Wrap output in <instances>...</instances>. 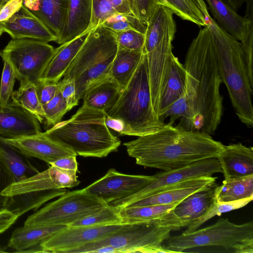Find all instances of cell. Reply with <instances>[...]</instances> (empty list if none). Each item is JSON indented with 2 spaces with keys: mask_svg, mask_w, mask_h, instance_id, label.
<instances>
[{
  "mask_svg": "<svg viewBox=\"0 0 253 253\" xmlns=\"http://www.w3.org/2000/svg\"><path fill=\"white\" fill-rule=\"evenodd\" d=\"M218 172L222 173V170L217 158L200 160L180 169L157 173L153 175L154 179L141 190L129 197L109 204L121 210L138 200L179 182L202 176H211Z\"/></svg>",
  "mask_w": 253,
  "mask_h": 253,
  "instance_id": "12",
  "label": "cell"
},
{
  "mask_svg": "<svg viewBox=\"0 0 253 253\" xmlns=\"http://www.w3.org/2000/svg\"><path fill=\"white\" fill-rule=\"evenodd\" d=\"M2 52L0 50V56L1 57Z\"/></svg>",
  "mask_w": 253,
  "mask_h": 253,
  "instance_id": "58",
  "label": "cell"
},
{
  "mask_svg": "<svg viewBox=\"0 0 253 253\" xmlns=\"http://www.w3.org/2000/svg\"><path fill=\"white\" fill-rule=\"evenodd\" d=\"M57 84L58 90L67 104L68 111H70L78 105L79 101L76 96L74 81L63 78L61 81L58 82Z\"/></svg>",
  "mask_w": 253,
  "mask_h": 253,
  "instance_id": "43",
  "label": "cell"
},
{
  "mask_svg": "<svg viewBox=\"0 0 253 253\" xmlns=\"http://www.w3.org/2000/svg\"><path fill=\"white\" fill-rule=\"evenodd\" d=\"M55 48L48 42L32 39H12L1 51L12 65L20 84L40 82Z\"/></svg>",
  "mask_w": 253,
  "mask_h": 253,
  "instance_id": "11",
  "label": "cell"
},
{
  "mask_svg": "<svg viewBox=\"0 0 253 253\" xmlns=\"http://www.w3.org/2000/svg\"><path fill=\"white\" fill-rule=\"evenodd\" d=\"M107 126L116 131L119 135H128V131L125 123L121 119L112 118L107 114L105 117Z\"/></svg>",
  "mask_w": 253,
  "mask_h": 253,
  "instance_id": "48",
  "label": "cell"
},
{
  "mask_svg": "<svg viewBox=\"0 0 253 253\" xmlns=\"http://www.w3.org/2000/svg\"><path fill=\"white\" fill-rule=\"evenodd\" d=\"M178 203L164 205L128 206L120 210V213L124 222L156 220L172 210Z\"/></svg>",
  "mask_w": 253,
  "mask_h": 253,
  "instance_id": "31",
  "label": "cell"
},
{
  "mask_svg": "<svg viewBox=\"0 0 253 253\" xmlns=\"http://www.w3.org/2000/svg\"><path fill=\"white\" fill-rule=\"evenodd\" d=\"M171 230L157 220L126 222L118 231L105 237L69 251L67 253H93L99 247L109 246L117 253H175L162 246Z\"/></svg>",
  "mask_w": 253,
  "mask_h": 253,
  "instance_id": "8",
  "label": "cell"
},
{
  "mask_svg": "<svg viewBox=\"0 0 253 253\" xmlns=\"http://www.w3.org/2000/svg\"><path fill=\"white\" fill-rule=\"evenodd\" d=\"M216 178L211 176L188 179L162 189L128 206L164 205L177 203L191 194L214 183Z\"/></svg>",
  "mask_w": 253,
  "mask_h": 253,
  "instance_id": "20",
  "label": "cell"
},
{
  "mask_svg": "<svg viewBox=\"0 0 253 253\" xmlns=\"http://www.w3.org/2000/svg\"><path fill=\"white\" fill-rule=\"evenodd\" d=\"M115 34L119 47L135 51L144 50L145 34L134 30H128Z\"/></svg>",
  "mask_w": 253,
  "mask_h": 253,
  "instance_id": "39",
  "label": "cell"
},
{
  "mask_svg": "<svg viewBox=\"0 0 253 253\" xmlns=\"http://www.w3.org/2000/svg\"><path fill=\"white\" fill-rule=\"evenodd\" d=\"M233 9L237 11L248 0H223Z\"/></svg>",
  "mask_w": 253,
  "mask_h": 253,
  "instance_id": "52",
  "label": "cell"
},
{
  "mask_svg": "<svg viewBox=\"0 0 253 253\" xmlns=\"http://www.w3.org/2000/svg\"><path fill=\"white\" fill-rule=\"evenodd\" d=\"M11 100L33 115L40 123L44 121V115L34 84L27 83L20 84L17 90L13 91Z\"/></svg>",
  "mask_w": 253,
  "mask_h": 253,
  "instance_id": "32",
  "label": "cell"
},
{
  "mask_svg": "<svg viewBox=\"0 0 253 253\" xmlns=\"http://www.w3.org/2000/svg\"><path fill=\"white\" fill-rule=\"evenodd\" d=\"M206 20L211 35L221 81L227 87L237 117L247 126L252 128L253 82L249 76L242 44L210 15Z\"/></svg>",
  "mask_w": 253,
  "mask_h": 253,
  "instance_id": "3",
  "label": "cell"
},
{
  "mask_svg": "<svg viewBox=\"0 0 253 253\" xmlns=\"http://www.w3.org/2000/svg\"><path fill=\"white\" fill-rule=\"evenodd\" d=\"M218 202H233L253 197V174L224 179L215 193Z\"/></svg>",
  "mask_w": 253,
  "mask_h": 253,
  "instance_id": "30",
  "label": "cell"
},
{
  "mask_svg": "<svg viewBox=\"0 0 253 253\" xmlns=\"http://www.w3.org/2000/svg\"><path fill=\"white\" fill-rule=\"evenodd\" d=\"M186 87L185 69L174 55L168 78L161 94L158 117L184 95Z\"/></svg>",
  "mask_w": 253,
  "mask_h": 253,
  "instance_id": "27",
  "label": "cell"
},
{
  "mask_svg": "<svg viewBox=\"0 0 253 253\" xmlns=\"http://www.w3.org/2000/svg\"><path fill=\"white\" fill-rule=\"evenodd\" d=\"M30 158L0 137V163L10 176L12 183L40 172Z\"/></svg>",
  "mask_w": 253,
  "mask_h": 253,
  "instance_id": "25",
  "label": "cell"
},
{
  "mask_svg": "<svg viewBox=\"0 0 253 253\" xmlns=\"http://www.w3.org/2000/svg\"><path fill=\"white\" fill-rule=\"evenodd\" d=\"M116 13L111 0H92L91 21L86 32H89L97 26L102 25L108 18Z\"/></svg>",
  "mask_w": 253,
  "mask_h": 253,
  "instance_id": "40",
  "label": "cell"
},
{
  "mask_svg": "<svg viewBox=\"0 0 253 253\" xmlns=\"http://www.w3.org/2000/svg\"><path fill=\"white\" fill-rule=\"evenodd\" d=\"M77 156H70L60 158L49 164L62 169L78 171V163L76 160Z\"/></svg>",
  "mask_w": 253,
  "mask_h": 253,
  "instance_id": "47",
  "label": "cell"
},
{
  "mask_svg": "<svg viewBox=\"0 0 253 253\" xmlns=\"http://www.w3.org/2000/svg\"><path fill=\"white\" fill-rule=\"evenodd\" d=\"M234 249L236 253H253V238L244 241Z\"/></svg>",
  "mask_w": 253,
  "mask_h": 253,
  "instance_id": "51",
  "label": "cell"
},
{
  "mask_svg": "<svg viewBox=\"0 0 253 253\" xmlns=\"http://www.w3.org/2000/svg\"><path fill=\"white\" fill-rule=\"evenodd\" d=\"M143 53L144 50L131 51L118 47L111 67L109 77L118 84L122 90L136 70Z\"/></svg>",
  "mask_w": 253,
  "mask_h": 253,
  "instance_id": "29",
  "label": "cell"
},
{
  "mask_svg": "<svg viewBox=\"0 0 253 253\" xmlns=\"http://www.w3.org/2000/svg\"><path fill=\"white\" fill-rule=\"evenodd\" d=\"M120 210L110 204H107L98 211L75 221L69 226H92L123 223Z\"/></svg>",
  "mask_w": 253,
  "mask_h": 253,
  "instance_id": "34",
  "label": "cell"
},
{
  "mask_svg": "<svg viewBox=\"0 0 253 253\" xmlns=\"http://www.w3.org/2000/svg\"><path fill=\"white\" fill-rule=\"evenodd\" d=\"M136 164L169 171L204 159L217 158L224 145L210 134L169 124L157 131L123 144Z\"/></svg>",
  "mask_w": 253,
  "mask_h": 253,
  "instance_id": "2",
  "label": "cell"
},
{
  "mask_svg": "<svg viewBox=\"0 0 253 253\" xmlns=\"http://www.w3.org/2000/svg\"><path fill=\"white\" fill-rule=\"evenodd\" d=\"M217 158L225 179L253 174V148L242 143L224 145Z\"/></svg>",
  "mask_w": 253,
  "mask_h": 253,
  "instance_id": "21",
  "label": "cell"
},
{
  "mask_svg": "<svg viewBox=\"0 0 253 253\" xmlns=\"http://www.w3.org/2000/svg\"><path fill=\"white\" fill-rule=\"evenodd\" d=\"M50 175L58 189L72 188L80 183L77 177V172L74 170L62 169L53 166L48 169Z\"/></svg>",
  "mask_w": 253,
  "mask_h": 253,
  "instance_id": "41",
  "label": "cell"
},
{
  "mask_svg": "<svg viewBox=\"0 0 253 253\" xmlns=\"http://www.w3.org/2000/svg\"><path fill=\"white\" fill-rule=\"evenodd\" d=\"M153 179V175L127 174L111 169L103 177L84 189L108 204L135 194Z\"/></svg>",
  "mask_w": 253,
  "mask_h": 253,
  "instance_id": "15",
  "label": "cell"
},
{
  "mask_svg": "<svg viewBox=\"0 0 253 253\" xmlns=\"http://www.w3.org/2000/svg\"><path fill=\"white\" fill-rule=\"evenodd\" d=\"M18 217L10 211L4 209L0 211V234L7 230Z\"/></svg>",
  "mask_w": 253,
  "mask_h": 253,
  "instance_id": "49",
  "label": "cell"
},
{
  "mask_svg": "<svg viewBox=\"0 0 253 253\" xmlns=\"http://www.w3.org/2000/svg\"><path fill=\"white\" fill-rule=\"evenodd\" d=\"M3 32L12 39H32L48 42L57 37L24 5L8 20L0 23Z\"/></svg>",
  "mask_w": 253,
  "mask_h": 253,
  "instance_id": "18",
  "label": "cell"
},
{
  "mask_svg": "<svg viewBox=\"0 0 253 253\" xmlns=\"http://www.w3.org/2000/svg\"><path fill=\"white\" fill-rule=\"evenodd\" d=\"M8 247L0 245V253H8L9 252Z\"/></svg>",
  "mask_w": 253,
  "mask_h": 253,
  "instance_id": "55",
  "label": "cell"
},
{
  "mask_svg": "<svg viewBox=\"0 0 253 253\" xmlns=\"http://www.w3.org/2000/svg\"><path fill=\"white\" fill-rule=\"evenodd\" d=\"M7 0H0V8Z\"/></svg>",
  "mask_w": 253,
  "mask_h": 253,
  "instance_id": "56",
  "label": "cell"
},
{
  "mask_svg": "<svg viewBox=\"0 0 253 253\" xmlns=\"http://www.w3.org/2000/svg\"><path fill=\"white\" fill-rule=\"evenodd\" d=\"M68 3V0H24L23 5L35 14L57 39L64 26Z\"/></svg>",
  "mask_w": 253,
  "mask_h": 253,
  "instance_id": "22",
  "label": "cell"
},
{
  "mask_svg": "<svg viewBox=\"0 0 253 253\" xmlns=\"http://www.w3.org/2000/svg\"><path fill=\"white\" fill-rule=\"evenodd\" d=\"M165 6L183 20L200 27L206 26V18L194 0H163Z\"/></svg>",
  "mask_w": 253,
  "mask_h": 253,
  "instance_id": "33",
  "label": "cell"
},
{
  "mask_svg": "<svg viewBox=\"0 0 253 253\" xmlns=\"http://www.w3.org/2000/svg\"><path fill=\"white\" fill-rule=\"evenodd\" d=\"M3 31L1 29V27H0V36L1 35V34H2L3 33Z\"/></svg>",
  "mask_w": 253,
  "mask_h": 253,
  "instance_id": "57",
  "label": "cell"
},
{
  "mask_svg": "<svg viewBox=\"0 0 253 253\" xmlns=\"http://www.w3.org/2000/svg\"><path fill=\"white\" fill-rule=\"evenodd\" d=\"M2 138L29 157L37 158L49 165L62 157L77 156L42 132L14 139Z\"/></svg>",
  "mask_w": 253,
  "mask_h": 253,
  "instance_id": "19",
  "label": "cell"
},
{
  "mask_svg": "<svg viewBox=\"0 0 253 253\" xmlns=\"http://www.w3.org/2000/svg\"><path fill=\"white\" fill-rule=\"evenodd\" d=\"M215 182L196 191L178 202L157 222L171 230L188 226L203 216L217 202Z\"/></svg>",
  "mask_w": 253,
  "mask_h": 253,
  "instance_id": "14",
  "label": "cell"
},
{
  "mask_svg": "<svg viewBox=\"0 0 253 253\" xmlns=\"http://www.w3.org/2000/svg\"><path fill=\"white\" fill-rule=\"evenodd\" d=\"M127 1H128V2L130 6L134 15L135 16H137V13H136V10L134 0H127Z\"/></svg>",
  "mask_w": 253,
  "mask_h": 253,
  "instance_id": "54",
  "label": "cell"
},
{
  "mask_svg": "<svg viewBox=\"0 0 253 253\" xmlns=\"http://www.w3.org/2000/svg\"><path fill=\"white\" fill-rule=\"evenodd\" d=\"M186 74L184 95L159 116L179 128L213 134L222 116V83L217 69L211 35L207 25L200 30L187 50L183 65Z\"/></svg>",
  "mask_w": 253,
  "mask_h": 253,
  "instance_id": "1",
  "label": "cell"
},
{
  "mask_svg": "<svg viewBox=\"0 0 253 253\" xmlns=\"http://www.w3.org/2000/svg\"><path fill=\"white\" fill-rule=\"evenodd\" d=\"M24 0H7L0 8V23L6 21L23 6Z\"/></svg>",
  "mask_w": 253,
  "mask_h": 253,
  "instance_id": "45",
  "label": "cell"
},
{
  "mask_svg": "<svg viewBox=\"0 0 253 253\" xmlns=\"http://www.w3.org/2000/svg\"><path fill=\"white\" fill-rule=\"evenodd\" d=\"M66 225L25 226L16 229L12 233L7 247L14 253H25L28 249L40 245Z\"/></svg>",
  "mask_w": 253,
  "mask_h": 253,
  "instance_id": "26",
  "label": "cell"
},
{
  "mask_svg": "<svg viewBox=\"0 0 253 253\" xmlns=\"http://www.w3.org/2000/svg\"><path fill=\"white\" fill-rule=\"evenodd\" d=\"M89 32H86L55 48L54 53L40 81L57 83L63 77Z\"/></svg>",
  "mask_w": 253,
  "mask_h": 253,
  "instance_id": "24",
  "label": "cell"
},
{
  "mask_svg": "<svg viewBox=\"0 0 253 253\" xmlns=\"http://www.w3.org/2000/svg\"><path fill=\"white\" fill-rule=\"evenodd\" d=\"M106 205L102 200L87 193L84 189L66 192L30 215L24 226H69Z\"/></svg>",
  "mask_w": 253,
  "mask_h": 253,
  "instance_id": "9",
  "label": "cell"
},
{
  "mask_svg": "<svg viewBox=\"0 0 253 253\" xmlns=\"http://www.w3.org/2000/svg\"><path fill=\"white\" fill-rule=\"evenodd\" d=\"M57 83L40 81L35 85L38 97L42 105L48 102L55 96L58 90Z\"/></svg>",
  "mask_w": 253,
  "mask_h": 253,
  "instance_id": "44",
  "label": "cell"
},
{
  "mask_svg": "<svg viewBox=\"0 0 253 253\" xmlns=\"http://www.w3.org/2000/svg\"><path fill=\"white\" fill-rule=\"evenodd\" d=\"M121 91L118 84L109 77L86 90L82 98L83 104L106 112L115 103Z\"/></svg>",
  "mask_w": 253,
  "mask_h": 253,
  "instance_id": "28",
  "label": "cell"
},
{
  "mask_svg": "<svg viewBox=\"0 0 253 253\" xmlns=\"http://www.w3.org/2000/svg\"><path fill=\"white\" fill-rule=\"evenodd\" d=\"M106 114L122 120L127 127L128 135L139 137L149 134L165 125L152 106L144 51L135 73Z\"/></svg>",
  "mask_w": 253,
  "mask_h": 253,
  "instance_id": "5",
  "label": "cell"
},
{
  "mask_svg": "<svg viewBox=\"0 0 253 253\" xmlns=\"http://www.w3.org/2000/svg\"><path fill=\"white\" fill-rule=\"evenodd\" d=\"M194 1L196 3L199 8L201 9L203 13L205 16V18L209 15V13L208 12L207 9V6L204 0H194Z\"/></svg>",
  "mask_w": 253,
  "mask_h": 253,
  "instance_id": "53",
  "label": "cell"
},
{
  "mask_svg": "<svg viewBox=\"0 0 253 253\" xmlns=\"http://www.w3.org/2000/svg\"><path fill=\"white\" fill-rule=\"evenodd\" d=\"M106 112L83 104L67 120L44 132L48 137L84 157L103 158L121 145L105 124Z\"/></svg>",
  "mask_w": 253,
  "mask_h": 253,
  "instance_id": "4",
  "label": "cell"
},
{
  "mask_svg": "<svg viewBox=\"0 0 253 253\" xmlns=\"http://www.w3.org/2000/svg\"><path fill=\"white\" fill-rule=\"evenodd\" d=\"M253 238V222L236 224L228 218H220L214 224L188 233L169 237L167 249L175 253L204 246H220L234 249Z\"/></svg>",
  "mask_w": 253,
  "mask_h": 253,
  "instance_id": "10",
  "label": "cell"
},
{
  "mask_svg": "<svg viewBox=\"0 0 253 253\" xmlns=\"http://www.w3.org/2000/svg\"><path fill=\"white\" fill-rule=\"evenodd\" d=\"M217 20L227 33L241 42L245 61L249 71L253 70V0L246 1L245 17L240 15L223 0H205Z\"/></svg>",
  "mask_w": 253,
  "mask_h": 253,
  "instance_id": "13",
  "label": "cell"
},
{
  "mask_svg": "<svg viewBox=\"0 0 253 253\" xmlns=\"http://www.w3.org/2000/svg\"><path fill=\"white\" fill-rule=\"evenodd\" d=\"M137 16L145 26L159 5L165 6L163 0H134Z\"/></svg>",
  "mask_w": 253,
  "mask_h": 253,
  "instance_id": "42",
  "label": "cell"
},
{
  "mask_svg": "<svg viewBox=\"0 0 253 253\" xmlns=\"http://www.w3.org/2000/svg\"><path fill=\"white\" fill-rule=\"evenodd\" d=\"M40 123L31 114L12 100L0 105V137L14 139L42 132Z\"/></svg>",
  "mask_w": 253,
  "mask_h": 253,
  "instance_id": "17",
  "label": "cell"
},
{
  "mask_svg": "<svg viewBox=\"0 0 253 253\" xmlns=\"http://www.w3.org/2000/svg\"><path fill=\"white\" fill-rule=\"evenodd\" d=\"M118 48L115 34L102 25L93 29L63 77L74 81L79 101L91 86L109 77Z\"/></svg>",
  "mask_w": 253,
  "mask_h": 253,
  "instance_id": "6",
  "label": "cell"
},
{
  "mask_svg": "<svg viewBox=\"0 0 253 253\" xmlns=\"http://www.w3.org/2000/svg\"><path fill=\"white\" fill-rule=\"evenodd\" d=\"M253 199V197L233 202H216L203 216L188 226V228L183 233L186 234L194 231L215 215H220L223 213L243 208L251 202Z\"/></svg>",
  "mask_w": 253,
  "mask_h": 253,
  "instance_id": "35",
  "label": "cell"
},
{
  "mask_svg": "<svg viewBox=\"0 0 253 253\" xmlns=\"http://www.w3.org/2000/svg\"><path fill=\"white\" fill-rule=\"evenodd\" d=\"M173 14L168 7L159 5L146 25L145 33L144 51L147 58L151 100L158 116L161 94L174 56L172 42L176 28Z\"/></svg>",
  "mask_w": 253,
  "mask_h": 253,
  "instance_id": "7",
  "label": "cell"
},
{
  "mask_svg": "<svg viewBox=\"0 0 253 253\" xmlns=\"http://www.w3.org/2000/svg\"><path fill=\"white\" fill-rule=\"evenodd\" d=\"M114 33L134 30L145 34L146 26L133 14L116 13L108 18L102 24Z\"/></svg>",
  "mask_w": 253,
  "mask_h": 253,
  "instance_id": "36",
  "label": "cell"
},
{
  "mask_svg": "<svg viewBox=\"0 0 253 253\" xmlns=\"http://www.w3.org/2000/svg\"><path fill=\"white\" fill-rule=\"evenodd\" d=\"M12 183L10 176L0 163V211L6 209L8 199L3 196L1 192Z\"/></svg>",
  "mask_w": 253,
  "mask_h": 253,
  "instance_id": "46",
  "label": "cell"
},
{
  "mask_svg": "<svg viewBox=\"0 0 253 253\" xmlns=\"http://www.w3.org/2000/svg\"><path fill=\"white\" fill-rule=\"evenodd\" d=\"M44 121L47 126H53L61 122L68 112L67 104L59 90L47 103L42 105Z\"/></svg>",
  "mask_w": 253,
  "mask_h": 253,
  "instance_id": "37",
  "label": "cell"
},
{
  "mask_svg": "<svg viewBox=\"0 0 253 253\" xmlns=\"http://www.w3.org/2000/svg\"><path fill=\"white\" fill-rule=\"evenodd\" d=\"M114 9L117 13L134 15L127 0H111Z\"/></svg>",
  "mask_w": 253,
  "mask_h": 253,
  "instance_id": "50",
  "label": "cell"
},
{
  "mask_svg": "<svg viewBox=\"0 0 253 253\" xmlns=\"http://www.w3.org/2000/svg\"><path fill=\"white\" fill-rule=\"evenodd\" d=\"M126 223L92 226H68L52 235L40 245L44 253H67L70 250L110 235Z\"/></svg>",
  "mask_w": 253,
  "mask_h": 253,
  "instance_id": "16",
  "label": "cell"
},
{
  "mask_svg": "<svg viewBox=\"0 0 253 253\" xmlns=\"http://www.w3.org/2000/svg\"><path fill=\"white\" fill-rule=\"evenodd\" d=\"M91 14L92 0H68L64 26L55 42L60 45L86 32Z\"/></svg>",
  "mask_w": 253,
  "mask_h": 253,
  "instance_id": "23",
  "label": "cell"
},
{
  "mask_svg": "<svg viewBox=\"0 0 253 253\" xmlns=\"http://www.w3.org/2000/svg\"><path fill=\"white\" fill-rule=\"evenodd\" d=\"M2 58L3 67L0 84V105L4 107L9 102L13 92L16 78L15 71L8 60L4 57Z\"/></svg>",
  "mask_w": 253,
  "mask_h": 253,
  "instance_id": "38",
  "label": "cell"
}]
</instances>
